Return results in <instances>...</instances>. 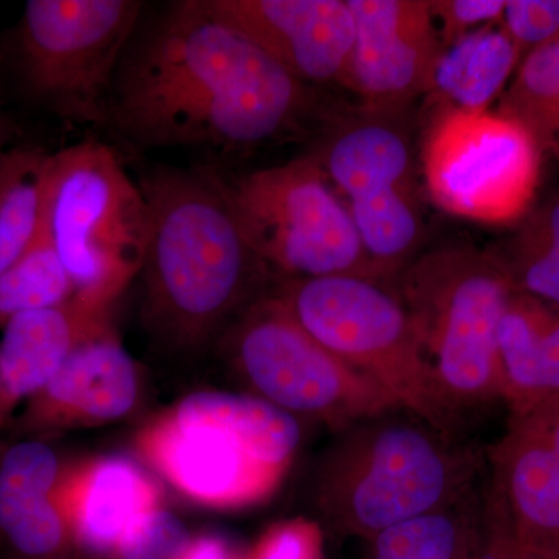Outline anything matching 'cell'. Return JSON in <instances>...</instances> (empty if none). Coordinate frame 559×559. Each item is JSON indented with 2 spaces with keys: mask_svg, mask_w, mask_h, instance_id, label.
<instances>
[{
  "mask_svg": "<svg viewBox=\"0 0 559 559\" xmlns=\"http://www.w3.org/2000/svg\"><path fill=\"white\" fill-rule=\"evenodd\" d=\"M540 153L533 135L502 114L440 105L421 145L426 191L457 218L516 223L535 200Z\"/></svg>",
  "mask_w": 559,
  "mask_h": 559,
  "instance_id": "cell-12",
  "label": "cell"
},
{
  "mask_svg": "<svg viewBox=\"0 0 559 559\" xmlns=\"http://www.w3.org/2000/svg\"><path fill=\"white\" fill-rule=\"evenodd\" d=\"M139 395L138 364L109 326L80 345L25 403L16 432L36 437L119 421L134 411Z\"/></svg>",
  "mask_w": 559,
  "mask_h": 559,
  "instance_id": "cell-15",
  "label": "cell"
},
{
  "mask_svg": "<svg viewBox=\"0 0 559 559\" xmlns=\"http://www.w3.org/2000/svg\"><path fill=\"white\" fill-rule=\"evenodd\" d=\"M506 0H436L430 2L433 21L439 22L441 46L450 47L468 33L502 21Z\"/></svg>",
  "mask_w": 559,
  "mask_h": 559,
  "instance_id": "cell-31",
  "label": "cell"
},
{
  "mask_svg": "<svg viewBox=\"0 0 559 559\" xmlns=\"http://www.w3.org/2000/svg\"><path fill=\"white\" fill-rule=\"evenodd\" d=\"M44 229L72 280L73 297L110 310L142 271L148 204L119 154L86 140L51 154Z\"/></svg>",
  "mask_w": 559,
  "mask_h": 559,
  "instance_id": "cell-6",
  "label": "cell"
},
{
  "mask_svg": "<svg viewBox=\"0 0 559 559\" xmlns=\"http://www.w3.org/2000/svg\"><path fill=\"white\" fill-rule=\"evenodd\" d=\"M55 500L76 549L109 558L139 518L160 507V488L135 460L103 455L62 471Z\"/></svg>",
  "mask_w": 559,
  "mask_h": 559,
  "instance_id": "cell-16",
  "label": "cell"
},
{
  "mask_svg": "<svg viewBox=\"0 0 559 559\" xmlns=\"http://www.w3.org/2000/svg\"><path fill=\"white\" fill-rule=\"evenodd\" d=\"M219 344L250 395L299 421L340 432L400 411L381 385L301 329L272 290L231 323Z\"/></svg>",
  "mask_w": 559,
  "mask_h": 559,
  "instance_id": "cell-9",
  "label": "cell"
},
{
  "mask_svg": "<svg viewBox=\"0 0 559 559\" xmlns=\"http://www.w3.org/2000/svg\"><path fill=\"white\" fill-rule=\"evenodd\" d=\"M86 557H87V555H86ZM87 558H90V559H108V558H92V557H87Z\"/></svg>",
  "mask_w": 559,
  "mask_h": 559,
  "instance_id": "cell-38",
  "label": "cell"
},
{
  "mask_svg": "<svg viewBox=\"0 0 559 559\" xmlns=\"http://www.w3.org/2000/svg\"><path fill=\"white\" fill-rule=\"evenodd\" d=\"M73 294L72 280L43 226L31 249L0 274V330L16 316L58 307Z\"/></svg>",
  "mask_w": 559,
  "mask_h": 559,
  "instance_id": "cell-25",
  "label": "cell"
},
{
  "mask_svg": "<svg viewBox=\"0 0 559 559\" xmlns=\"http://www.w3.org/2000/svg\"><path fill=\"white\" fill-rule=\"evenodd\" d=\"M307 86L348 90L355 21L347 0H207Z\"/></svg>",
  "mask_w": 559,
  "mask_h": 559,
  "instance_id": "cell-14",
  "label": "cell"
},
{
  "mask_svg": "<svg viewBox=\"0 0 559 559\" xmlns=\"http://www.w3.org/2000/svg\"><path fill=\"white\" fill-rule=\"evenodd\" d=\"M109 326V308L76 297L7 322L0 337V428L21 403H27L49 384L80 345Z\"/></svg>",
  "mask_w": 559,
  "mask_h": 559,
  "instance_id": "cell-17",
  "label": "cell"
},
{
  "mask_svg": "<svg viewBox=\"0 0 559 559\" xmlns=\"http://www.w3.org/2000/svg\"><path fill=\"white\" fill-rule=\"evenodd\" d=\"M399 119L362 108L336 124L314 154L388 282L417 259L425 237L409 132Z\"/></svg>",
  "mask_w": 559,
  "mask_h": 559,
  "instance_id": "cell-11",
  "label": "cell"
},
{
  "mask_svg": "<svg viewBox=\"0 0 559 559\" xmlns=\"http://www.w3.org/2000/svg\"><path fill=\"white\" fill-rule=\"evenodd\" d=\"M485 451L393 411L334 432L311 477L323 532L370 540L401 522L447 509L476 489Z\"/></svg>",
  "mask_w": 559,
  "mask_h": 559,
  "instance_id": "cell-3",
  "label": "cell"
},
{
  "mask_svg": "<svg viewBox=\"0 0 559 559\" xmlns=\"http://www.w3.org/2000/svg\"><path fill=\"white\" fill-rule=\"evenodd\" d=\"M51 154L7 150L0 159V274L31 249L44 226Z\"/></svg>",
  "mask_w": 559,
  "mask_h": 559,
  "instance_id": "cell-22",
  "label": "cell"
},
{
  "mask_svg": "<svg viewBox=\"0 0 559 559\" xmlns=\"http://www.w3.org/2000/svg\"><path fill=\"white\" fill-rule=\"evenodd\" d=\"M0 389H2V369H0Z\"/></svg>",
  "mask_w": 559,
  "mask_h": 559,
  "instance_id": "cell-37",
  "label": "cell"
},
{
  "mask_svg": "<svg viewBox=\"0 0 559 559\" xmlns=\"http://www.w3.org/2000/svg\"><path fill=\"white\" fill-rule=\"evenodd\" d=\"M480 525L476 488L447 509L401 522L367 540V559H474Z\"/></svg>",
  "mask_w": 559,
  "mask_h": 559,
  "instance_id": "cell-21",
  "label": "cell"
},
{
  "mask_svg": "<svg viewBox=\"0 0 559 559\" xmlns=\"http://www.w3.org/2000/svg\"><path fill=\"white\" fill-rule=\"evenodd\" d=\"M502 25L522 61L559 36V0H509Z\"/></svg>",
  "mask_w": 559,
  "mask_h": 559,
  "instance_id": "cell-29",
  "label": "cell"
},
{
  "mask_svg": "<svg viewBox=\"0 0 559 559\" xmlns=\"http://www.w3.org/2000/svg\"><path fill=\"white\" fill-rule=\"evenodd\" d=\"M355 21L348 90L364 109L401 114L433 90L443 46L426 0H347Z\"/></svg>",
  "mask_w": 559,
  "mask_h": 559,
  "instance_id": "cell-13",
  "label": "cell"
},
{
  "mask_svg": "<svg viewBox=\"0 0 559 559\" xmlns=\"http://www.w3.org/2000/svg\"><path fill=\"white\" fill-rule=\"evenodd\" d=\"M392 283L460 425L500 401L499 326L516 288L496 253L443 246L418 255Z\"/></svg>",
  "mask_w": 559,
  "mask_h": 559,
  "instance_id": "cell-5",
  "label": "cell"
},
{
  "mask_svg": "<svg viewBox=\"0 0 559 559\" xmlns=\"http://www.w3.org/2000/svg\"><path fill=\"white\" fill-rule=\"evenodd\" d=\"M499 374L510 411L559 395V307L521 293L510 300L499 326Z\"/></svg>",
  "mask_w": 559,
  "mask_h": 559,
  "instance_id": "cell-19",
  "label": "cell"
},
{
  "mask_svg": "<svg viewBox=\"0 0 559 559\" xmlns=\"http://www.w3.org/2000/svg\"><path fill=\"white\" fill-rule=\"evenodd\" d=\"M221 183L246 240L275 282L333 275L384 280L314 154Z\"/></svg>",
  "mask_w": 559,
  "mask_h": 559,
  "instance_id": "cell-8",
  "label": "cell"
},
{
  "mask_svg": "<svg viewBox=\"0 0 559 559\" xmlns=\"http://www.w3.org/2000/svg\"><path fill=\"white\" fill-rule=\"evenodd\" d=\"M79 554L55 495L0 476V557L73 559Z\"/></svg>",
  "mask_w": 559,
  "mask_h": 559,
  "instance_id": "cell-23",
  "label": "cell"
},
{
  "mask_svg": "<svg viewBox=\"0 0 559 559\" xmlns=\"http://www.w3.org/2000/svg\"><path fill=\"white\" fill-rule=\"evenodd\" d=\"M0 84H2V81H0ZM7 135L9 134H7V121L2 109V91H0V159H2L3 154L7 153Z\"/></svg>",
  "mask_w": 559,
  "mask_h": 559,
  "instance_id": "cell-35",
  "label": "cell"
},
{
  "mask_svg": "<svg viewBox=\"0 0 559 559\" xmlns=\"http://www.w3.org/2000/svg\"><path fill=\"white\" fill-rule=\"evenodd\" d=\"M178 559H241L234 547L218 535L191 538Z\"/></svg>",
  "mask_w": 559,
  "mask_h": 559,
  "instance_id": "cell-34",
  "label": "cell"
},
{
  "mask_svg": "<svg viewBox=\"0 0 559 559\" xmlns=\"http://www.w3.org/2000/svg\"><path fill=\"white\" fill-rule=\"evenodd\" d=\"M301 443V421L250 393H191L146 423L135 450L200 506L238 510L270 498Z\"/></svg>",
  "mask_w": 559,
  "mask_h": 559,
  "instance_id": "cell-4",
  "label": "cell"
},
{
  "mask_svg": "<svg viewBox=\"0 0 559 559\" xmlns=\"http://www.w3.org/2000/svg\"><path fill=\"white\" fill-rule=\"evenodd\" d=\"M190 539L176 514L156 507L139 518L108 559H178Z\"/></svg>",
  "mask_w": 559,
  "mask_h": 559,
  "instance_id": "cell-27",
  "label": "cell"
},
{
  "mask_svg": "<svg viewBox=\"0 0 559 559\" xmlns=\"http://www.w3.org/2000/svg\"><path fill=\"white\" fill-rule=\"evenodd\" d=\"M62 471L57 452L43 440L17 441L0 454V476L47 495L57 491Z\"/></svg>",
  "mask_w": 559,
  "mask_h": 559,
  "instance_id": "cell-28",
  "label": "cell"
},
{
  "mask_svg": "<svg viewBox=\"0 0 559 559\" xmlns=\"http://www.w3.org/2000/svg\"><path fill=\"white\" fill-rule=\"evenodd\" d=\"M314 110L312 87L207 0H180L132 38L109 123L143 148L248 150L304 130Z\"/></svg>",
  "mask_w": 559,
  "mask_h": 559,
  "instance_id": "cell-1",
  "label": "cell"
},
{
  "mask_svg": "<svg viewBox=\"0 0 559 559\" xmlns=\"http://www.w3.org/2000/svg\"><path fill=\"white\" fill-rule=\"evenodd\" d=\"M511 425L522 429L543 441L559 459V395L539 401L520 417H510Z\"/></svg>",
  "mask_w": 559,
  "mask_h": 559,
  "instance_id": "cell-33",
  "label": "cell"
},
{
  "mask_svg": "<svg viewBox=\"0 0 559 559\" xmlns=\"http://www.w3.org/2000/svg\"><path fill=\"white\" fill-rule=\"evenodd\" d=\"M520 62L502 21L492 22L444 47L430 94L451 108L488 110Z\"/></svg>",
  "mask_w": 559,
  "mask_h": 559,
  "instance_id": "cell-20",
  "label": "cell"
},
{
  "mask_svg": "<svg viewBox=\"0 0 559 559\" xmlns=\"http://www.w3.org/2000/svg\"><path fill=\"white\" fill-rule=\"evenodd\" d=\"M73 559H90V558H87V557H86V555L81 554V551H80V554H79V555H76V557H75V558H73Z\"/></svg>",
  "mask_w": 559,
  "mask_h": 559,
  "instance_id": "cell-36",
  "label": "cell"
},
{
  "mask_svg": "<svg viewBox=\"0 0 559 559\" xmlns=\"http://www.w3.org/2000/svg\"><path fill=\"white\" fill-rule=\"evenodd\" d=\"M150 210L142 322L175 355H200L272 289L218 175L157 168L140 180Z\"/></svg>",
  "mask_w": 559,
  "mask_h": 559,
  "instance_id": "cell-2",
  "label": "cell"
},
{
  "mask_svg": "<svg viewBox=\"0 0 559 559\" xmlns=\"http://www.w3.org/2000/svg\"><path fill=\"white\" fill-rule=\"evenodd\" d=\"M248 559H323V530L305 518L278 522L264 533Z\"/></svg>",
  "mask_w": 559,
  "mask_h": 559,
  "instance_id": "cell-30",
  "label": "cell"
},
{
  "mask_svg": "<svg viewBox=\"0 0 559 559\" xmlns=\"http://www.w3.org/2000/svg\"><path fill=\"white\" fill-rule=\"evenodd\" d=\"M489 510L520 538L559 555V459L535 436L511 425L485 451Z\"/></svg>",
  "mask_w": 559,
  "mask_h": 559,
  "instance_id": "cell-18",
  "label": "cell"
},
{
  "mask_svg": "<svg viewBox=\"0 0 559 559\" xmlns=\"http://www.w3.org/2000/svg\"><path fill=\"white\" fill-rule=\"evenodd\" d=\"M271 290L301 329L381 385L400 409L460 437L462 425L441 399L392 282L333 275L277 280Z\"/></svg>",
  "mask_w": 559,
  "mask_h": 559,
  "instance_id": "cell-7",
  "label": "cell"
},
{
  "mask_svg": "<svg viewBox=\"0 0 559 559\" xmlns=\"http://www.w3.org/2000/svg\"><path fill=\"white\" fill-rule=\"evenodd\" d=\"M474 559H559V555L520 538L481 500L480 538Z\"/></svg>",
  "mask_w": 559,
  "mask_h": 559,
  "instance_id": "cell-32",
  "label": "cell"
},
{
  "mask_svg": "<svg viewBox=\"0 0 559 559\" xmlns=\"http://www.w3.org/2000/svg\"><path fill=\"white\" fill-rule=\"evenodd\" d=\"M138 0H31L17 47L28 92L61 120L109 123L117 72L139 31Z\"/></svg>",
  "mask_w": 559,
  "mask_h": 559,
  "instance_id": "cell-10",
  "label": "cell"
},
{
  "mask_svg": "<svg viewBox=\"0 0 559 559\" xmlns=\"http://www.w3.org/2000/svg\"><path fill=\"white\" fill-rule=\"evenodd\" d=\"M518 293L559 307V197L522 227L506 253H496Z\"/></svg>",
  "mask_w": 559,
  "mask_h": 559,
  "instance_id": "cell-26",
  "label": "cell"
},
{
  "mask_svg": "<svg viewBox=\"0 0 559 559\" xmlns=\"http://www.w3.org/2000/svg\"><path fill=\"white\" fill-rule=\"evenodd\" d=\"M499 114L518 121L540 150L559 139V36L544 44L518 66L516 76L503 92Z\"/></svg>",
  "mask_w": 559,
  "mask_h": 559,
  "instance_id": "cell-24",
  "label": "cell"
}]
</instances>
